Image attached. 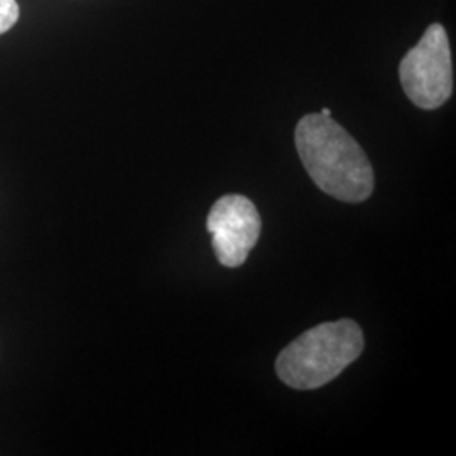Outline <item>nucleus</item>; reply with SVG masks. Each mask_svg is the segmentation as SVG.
Returning a JSON list of instances; mask_svg holds the SVG:
<instances>
[{"label":"nucleus","instance_id":"6","mask_svg":"<svg viewBox=\"0 0 456 456\" xmlns=\"http://www.w3.org/2000/svg\"><path fill=\"white\" fill-rule=\"evenodd\" d=\"M320 114L326 115V117H331V110H330V109H323Z\"/></svg>","mask_w":456,"mask_h":456},{"label":"nucleus","instance_id":"1","mask_svg":"<svg viewBox=\"0 0 456 456\" xmlns=\"http://www.w3.org/2000/svg\"><path fill=\"white\" fill-rule=\"evenodd\" d=\"M294 141L311 180L322 191L345 203H360L372 195V164L359 142L331 117L305 115Z\"/></svg>","mask_w":456,"mask_h":456},{"label":"nucleus","instance_id":"4","mask_svg":"<svg viewBox=\"0 0 456 456\" xmlns=\"http://www.w3.org/2000/svg\"><path fill=\"white\" fill-rule=\"evenodd\" d=\"M216 259L225 267L242 265L261 235V215L242 195H225L215 201L207 218Z\"/></svg>","mask_w":456,"mask_h":456},{"label":"nucleus","instance_id":"5","mask_svg":"<svg viewBox=\"0 0 456 456\" xmlns=\"http://www.w3.org/2000/svg\"><path fill=\"white\" fill-rule=\"evenodd\" d=\"M19 4L16 0H0V34L7 33L16 26Z\"/></svg>","mask_w":456,"mask_h":456},{"label":"nucleus","instance_id":"2","mask_svg":"<svg viewBox=\"0 0 456 456\" xmlns=\"http://www.w3.org/2000/svg\"><path fill=\"white\" fill-rule=\"evenodd\" d=\"M363 345L362 328L352 320L314 326L279 354L277 375L297 391L318 389L359 359Z\"/></svg>","mask_w":456,"mask_h":456},{"label":"nucleus","instance_id":"3","mask_svg":"<svg viewBox=\"0 0 456 456\" xmlns=\"http://www.w3.org/2000/svg\"><path fill=\"white\" fill-rule=\"evenodd\" d=\"M399 78L409 100L423 110H435L452 97V49L441 24H431L419 43L409 49L399 65Z\"/></svg>","mask_w":456,"mask_h":456}]
</instances>
